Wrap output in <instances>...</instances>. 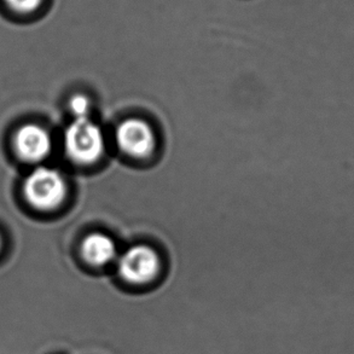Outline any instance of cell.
I'll return each mask as SVG.
<instances>
[{"mask_svg": "<svg viewBox=\"0 0 354 354\" xmlns=\"http://www.w3.org/2000/svg\"><path fill=\"white\" fill-rule=\"evenodd\" d=\"M64 150L79 165H92L103 156L106 142L101 127L88 118L75 119L64 131Z\"/></svg>", "mask_w": 354, "mask_h": 354, "instance_id": "1", "label": "cell"}, {"mask_svg": "<svg viewBox=\"0 0 354 354\" xmlns=\"http://www.w3.org/2000/svg\"><path fill=\"white\" fill-rule=\"evenodd\" d=\"M67 190L62 174L48 167L35 168L24 184L27 201L41 211H51L61 206L67 196Z\"/></svg>", "mask_w": 354, "mask_h": 354, "instance_id": "2", "label": "cell"}, {"mask_svg": "<svg viewBox=\"0 0 354 354\" xmlns=\"http://www.w3.org/2000/svg\"><path fill=\"white\" fill-rule=\"evenodd\" d=\"M161 260L155 249L137 244L124 250L118 259V274L131 286H147L158 278Z\"/></svg>", "mask_w": 354, "mask_h": 354, "instance_id": "3", "label": "cell"}, {"mask_svg": "<svg viewBox=\"0 0 354 354\" xmlns=\"http://www.w3.org/2000/svg\"><path fill=\"white\" fill-rule=\"evenodd\" d=\"M116 143L131 158H147L156 147V136L151 126L142 119H126L118 126Z\"/></svg>", "mask_w": 354, "mask_h": 354, "instance_id": "4", "label": "cell"}, {"mask_svg": "<svg viewBox=\"0 0 354 354\" xmlns=\"http://www.w3.org/2000/svg\"><path fill=\"white\" fill-rule=\"evenodd\" d=\"M15 148L26 161L39 162L51 151V138L38 124H24L16 132Z\"/></svg>", "mask_w": 354, "mask_h": 354, "instance_id": "5", "label": "cell"}, {"mask_svg": "<svg viewBox=\"0 0 354 354\" xmlns=\"http://www.w3.org/2000/svg\"><path fill=\"white\" fill-rule=\"evenodd\" d=\"M82 257L91 266L101 268L118 258V247L111 236L93 232L82 239Z\"/></svg>", "mask_w": 354, "mask_h": 354, "instance_id": "6", "label": "cell"}, {"mask_svg": "<svg viewBox=\"0 0 354 354\" xmlns=\"http://www.w3.org/2000/svg\"><path fill=\"white\" fill-rule=\"evenodd\" d=\"M69 108L75 116V119H82V118H88L90 113V101L86 96L84 95H74L69 102Z\"/></svg>", "mask_w": 354, "mask_h": 354, "instance_id": "7", "label": "cell"}, {"mask_svg": "<svg viewBox=\"0 0 354 354\" xmlns=\"http://www.w3.org/2000/svg\"><path fill=\"white\" fill-rule=\"evenodd\" d=\"M10 9L17 11V12H24L28 14L34 10L38 9L43 0H4Z\"/></svg>", "mask_w": 354, "mask_h": 354, "instance_id": "8", "label": "cell"}, {"mask_svg": "<svg viewBox=\"0 0 354 354\" xmlns=\"http://www.w3.org/2000/svg\"><path fill=\"white\" fill-rule=\"evenodd\" d=\"M0 247H1V241H0Z\"/></svg>", "mask_w": 354, "mask_h": 354, "instance_id": "9", "label": "cell"}]
</instances>
